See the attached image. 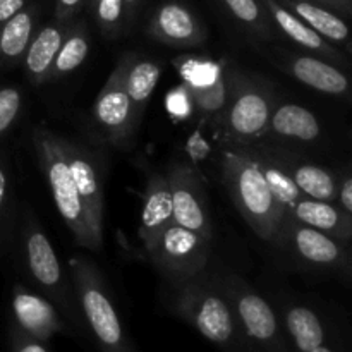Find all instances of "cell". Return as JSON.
<instances>
[{
	"label": "cell",
	"instance_id": "cell-1",
	"mask_svg": "<svg viewBox=\"0 0 352 352\" xmlns=\"http://www.w3.org/2000/svg\"><path fill=\"white\" fill-rule=\"evenodd\" d=\"M168 308L222 351L246 352L236 316L217 272L206 268L188 280L170 284Z\"/></svg>",
	"mask_w": 352,
	"mask_h": 352
},
{
	"label": "cell",
	"instance_id": "cell-2",
	"mask_svg": "<svg viewBox=\"0 0 352 352\" xmlns=\"http://www.w3.org/2000/svg\"><path fill=\"white\" fill-rule=\"evenodd\" d=\"M220 181L253 232L272 243L287 213L274 198L253 153L246 146L223 144Z\"/></svg>",
	"mask_w": 352,
	"mask_h": 352
},
{
	"label": "cell",
	"instance_id": "cell-3",
	"mask_svg": "<svg viewBox=\"0 0 352 352\" xmlns=\"http://www.w3.org/2000/svg\"><path fill=\"white\" fill-rule=\"evenodd\" d=\"M16 237L19 243V258L24 274L33 284L34 291L43 294L54 302L64 320L81 330L85 327L78 299L72 287L69 272L64 270L47 232L33 210H24L16 227Z\"/></svg>",
	"mask_w": 352,
	"mask_h": 352
},
{
	"label": "cell",
	"instance_id": "cell-4",
	"mask_svg": "<svg viewBox=\"0 0 352 352\" xmlns=\"http://www.w3.org/2000/svg\"><path fill=\"white\" fill-rule=\"evenodd\" d=\"M229 95L223 112L215 120L223 144H251L263 138L272 112L278 103L268 79L243 71L234 62L223 65Z\"/></svg>",
	"mask_w": 352,
	"mask_h": 352
},
{
	"label": "cell",
	"instance_id": "cell-5",
	"mask_svg": "<svg viewBox=\"0 0 352 352\" xmlns=\"http://www.w3.org/2000/svg\"><path fill=\"white\" fill-rule=\"evenodd\" d=\"M67 267L82 322L100 352H136L124 332L109 285L95 261L76 254L69 258Z\"/></svg>",
	"mask_w": 352,
	"mask_h": 352
},
{
	"label": "cell",
	"instance_id": "cell-6",
	"mask_svg": "<svg viewBox=\"0 0 352 352\" xmlns=\"http://www.w3.org/2000/svg\"><path fill=\"white\" fill-rule=\"evenodd\" d=\"M33 148L36 151L38 165L48 182L55 206L60 213L62 220L71 230L76 243L91 251H98L103 241L98 239L89 226L88 213H86L82 199L74 184L71 170L65 162L64 151L60 146V136L47 126H38L31 134Z\"/></svg>",
	"mask_w": 352,
	"mask_h": 352
},
{
	"label": "cell",
	"instance_id": "cell-7",
	"mask_svg": "<svg viewBox=\"0 0 352 352\" xmlns=\"http://www.w3.org/2000/svg\"><path fill=\"white\" fill-rule=\"evenodd\" d=\"M230 302L246 352H292L280 316L267 298L236 272H217Z\"/></svg>",
	"mask_w": 352,
	"mask_h": 352
},
{
	"label": "cell",
	"instance_id": "cell-8",
	"mask_svg": "<svg viewBox=\"0 0 352 352\" xmlns=\"http://www.w3.org/2000/svg\"><path fill=\"white\" fill-rule=\"evenodd\" d=\"M212 239L172 222L144 246L148 260L170 284L188 280L208 268Z\"/></svg>",
	"mask_w": 352,
	"mask_h": 352
},
{
	"label": "cell",
	"instance_id": "cell-9",
	"mask_svg": "<svg viewBox=\"0 0 352 352\" xmlns=\"http://www.w3.org/2000/svg\"><path fill=\"white\" fill-rule=\"evenodd\" d=\"M270 244H274L299 267L308 270L339 274H349L351 270L349 244L305 226L289 215L284 219L277 236Z\"/></svg>",
	"mask_w": 352,
	"mask_h": 352
},
{
	"label": "cell",
	"instance_id": "cell-10",
	"mask_svg": "<svg viewBox=\"0 0 352 352\" xmlns=\"http://www.w3.org/2000/svg\"><path fill=\"white\" fill-rule=\"evenodd\" d=\"M127 57H120L91 107L93 124L107 143L126 150L134 140L138 122L133 103L124 85Z\"/></svg>",
	"mask_w": 352,
	"mask_h": 352
},
{
	"label": "cell",
	"instance_id": "cell-11",
	"mask_svg": "<svg viewBox=\"0 0 352 352\" xmlns=\"http://www.w3.org/2000/svg\"><path fill=\"white\" fill-rule=\"evenodd\" d=\"M172 196L174 222L213 241V223L208 210V196L201 174L186 162H172L167 170Z\"/></svg>",
	"mask_w": 352,
	"mask_h": 352
},
{
	"label": "cell",
	"instance_id": "cell-12",
	"mask_svg": "<svg viewBox=\"0 0 352 352\" xmlns=\"http://www.w3.org/2000/svg\"><path fill=\"white\" fill-rule=\"evenodd\" d=\"M60 146L71 170L74 184L82 199L89 226L98 239L103 241V215H105V189L103 165L98 155L78 141L60 136Z\"/></svg>",
	"mask_w": 352,
	"mask_h": 352
},
{
	"label": "cell",
	"instance_id": "cell-13",
	"mask_svg": "<svg viewBox=\"0 0 352 352\" xmlns=\"http://www.w3.org/2000/svg\"><path fill=\"white\" fill-rule=\"evenodd\" d=\"M146 34L168 47L192 48L205 43L208 30L191 7L179 0H165L151 14Z\"/></svg>",
	"mask_w": 352,
	"mask_h": 352
},
{
	"label": "cell",
	"instance_id": "cell-14",
	"mask_svg": "<svg viewBox=\"0 0 352 352\" xmlns=\"http://www.w3.org/2000/svg\"><path fill=\"white\" fill-rule=\"evenodd\" d=\"M12 327L28 337L47 344L57 333L67 332V323L54 302L24 284H16L10 298Z\"/></svg>",
	"mask_w": 352,
	"mask_h": 352
},
{
	"label": "cell",
	"instance_id": "cell-15",
	"mask_svg": "<svg viewBox=\"0 0 352 352\" xmlns=\"http://www.w3.org/2000/svg\"><path fill=\"white\" fill-rule=\"evenodd\" d=\"M322 140L323 126L311 110L299 103L278 102L260 141L298 150L299 146H311Z\"/></svg>",
	"mask_w": 352,
	"mask_h": 352
},
{
	"label": "cell",
	"instance_id": "cell-16",
	"mask_svg": "<svg viewBox=\"0 0 352 352\" xmlns=\"http://www.w3.org/2000/svg\"><path fill=\"white\" fill-rule=\"evenodd\" d=\"M280 65L308 88L336 98H351L349 76L340 65L313 54H287L280 57Z\"/></svg>",
	"mask_w": 352,
	"mask_h": 352
},
{
	"label": "cell",
	"instance_id": "cell-17",
	"mask_svg": "<svg viewBox=\"0 0 352 352\" xmlns=\"http://www.w3.org/2000/svg\"><path fill=\"white\" fill-rule=\"evenodd\" d=\"M263 143V141H261ZM272 148L277 160L284 165L287 174L298 186L302 196L313 199H322V201L336 203V191L339 174L332 168L323 167L309 158L302 157L298 150L292 148L277 146V144L267 143Z\"/></svg>",
	"mask_w": 352,
	"mask_h": 352
},
{
	"label": "cell",
	"instance_id": "cell-18",
	"mask_svg": "<svg viewBox=\"0 0 352 352\" xmlns=\"http://www.w3.org/2000/svg\"><path fill=\"white\" fill-rule=\"evenodd\" d=\"M261 3L267 9L275 30L285 34L296 45L305 48L309 54L318 55V57L333 62L337 65H342L346 62V55L340 52L339 47H336V45L327 41L323 36H320L315 30H311L305 21L299 19L296 14H292L278 0H261Z\"/></svg>",
	"mask_w": 352,
	"mask_h": 352
},
{
	"label": "cell",
	"instance_id": "cell-19",
	"mask_svg": "<svg viewBox=\"0 0 352 352\" xmlns=\"http://www.w3.org/2000/svg\"><path fill=\"white\" fill-rule=\"evenodd\" d=\"M71 23V21H69ZM69 23L54 19L52 23L38 26L31 38L28 50L23 57V67L28 79L33 86H41L50 82L52 67H54L55 57L67 33Z\"/></svg>",
	"mask_w": 352,
	"mask_h": 352
},
{
	"label": "cell",
	"instance_id": "cell-20",
	"mask_svg": "<svg viewBox=\"0 0 352 352\" xmlns=\"http://www.w3.org/2000/svg\"><path fill=\"white\" fill-rule=\"evenodd\" d=\"M280 322L292 351L308 352L329 342L325 320L311 306L294 301L285 302Z\"/></svg>",
	"mask_w": 352,
	"mask_h": 352
},
{
	"label": "cell",
	"instance_id": "cell-21",
	"mask_svg": "<svg viewBox=\"0 0 352 352\" xmlns=\"http://www.w3.org/2000/svg\"><path fill=\"white\" fill-rule=\"evenodd\" d=\"M291 219L313 227L320 232L332 236L342 243L351 244L352 239V215L344 212L333 201H322L302 196L287 212Z\"/></svg>",
	"mask_w": 352,
	"mask_h": 352
},
{
	"label": "cell",
	"instance_id": "cell-22",
	"mask_svg": "<svg viewBox=\"0 0 352 352\" xmlns=\"http://www.w3.org/2000/svg\"><path fill=\"white\" fill-rule=\"evenodd\" d=\"M174 222L172 215V196L165 172H153L148 177L141 206V222L138 236L143 248L158 236L168 223Z\"/></svg>",
	"mask_w": 352,
	"mask_h": 352
},
{
	"label": "cell",
	"instance_id": "cell-23",
	"mask_svg": "<svg viewBox=\"0 0 352 352\" xmlns=\"http://www.w3.org/2000/svg\"><path fill=\"white\" fill-rule=\"evenodd\" d=\"M40 6L30 2L0 26V69H12L23 62L28 45L40 26Z\"/></svg>",
	"mask_w": 352,
	"mask_h": 352
},
{
	"label": "cell",
	"instance_id": "cell-24",
	"mask_svg": "<svg viewBox=\"0 0 352 352\" xmlns=\"http://www.w3.org/2000/svg\"><path fill=\"white\" fill-rule=\"evenodd\" d=\"M126 76H124V85L133 103L134 113H136L138 122H141L146 107L153 96L155 88L160 81L164 65L160 62L153 60L150 57H141L136 54H126Z\"/></svg>",
	"mask_w": 352,
	"mask_h": 352
},
{
	"label": "cell",
	"instance_id": "cell-25",
	"mask_svg": "<svg viewBox=\"0 0 352 352\" xmlns=\"http://www.w3.org/2000/svg\"><path fill=\"white\" fill-rule=\"evenodd\" d=\"M292 14L305 21L320 36L333 43L336 47H346L349 50L351 38L347 21L333 10L311 2V0H278Z\"/></svg>",
	"mask_w": 352,
	"mask_h": 352
},
{
	"label": "cell",
	"instance_id": "cell-26",
	"mask_svg": "<svg viewBox=\"0 0 352 352\" xmlns=\"http://www.w3.org/2000/svg\"><path fill=\"white\" fill-rule=\"evenodd\" d=\"M243 146H246L253 153L254 160H256L258 167H260L261 174H263L265 181H267L268 188H270L272 195H274L278 205L287 213L302 198V195L291 179V175L287 174L284 165L277 160V157H275L274 151H272V148L267 143L258 141V143L243 144Z\"/></svg>",
	"mask_w": 352,
	"mask_h": 352
},
{
	"label": "cell",
	"instance_id": "cell-27",
	"mask_svg": "<svg viewBox=\"0 0 352 352\" xmlns=\"http://www.w3.org/2000/svg\"><path fill=\"white\" fill-rule=\"evenodd\" d=\"M89 48H91V38H89L88 26L85 21L72 19L69 23L64 41L58 48L57 57H55L50 81H57V79L78 71L88 57Z\"/></svg>",
	"mask_w": 352,
	"mask_h": 352
},
{
	"label": "cell",
	"instance_id": "cell-28",
	"mask_svg": "<svg viewBox=\"0 0 352 352\" xmlns=\"http://www.w3.org/2000/svg\"><path fill=\"white\" fill-rule=\"evenodd\" d=\"M234 23L250 36L260 41H270L277 36L274 23L261 0H219Z\"/></svg>",
	"mask_w": 352,
	"mask_h": 352
},
{
	"label": "cell",
	"instance_id": "cell-29",
	"mask_svg": "<svg viewBox=\"0 0 352 352\" xmlns=\"http://www.w3.org/2000/svg\"><path fill=\"white\" fill-rule=\"evenodd\" d=\"M16 192L10 158L0 151V256L7 253L16 239Z\"/></svg>",
	"mask_w": 352,
	"mask_h": 352
},
{
	"label": "cell",
	"instance_id": "cell-30",
	"mask_svg": "<svg viewBox=\"0 0 352 352\" xmlns=\"http://www.w3.org/2000/svg\"><path fill=\"white\" fill-rule=\"evenodd\" d=\"M186 91H188L191 105L196 112H199L206 119L217 120L226 109L227 95H229L226 72L222 69L217 79H213L212 82L205 86L186 85Z\"/></svg>",
	"mask_w": 352,
	"mask_h": 352
},
{
	"label": "cell",
	"instance_id": "cell-31",
	"mask_svg": "<svg viewBox=\"0 0 352 352\" xmlns=\"http://www.w3.org/2000/svg\"><path fill=\"white\" fill-rule=\"evenodd\" d=\"M100 34L109 40L122 36L127 28L124 0H89Z\"/></svg>",
	"mask_w": 352,
	"mask_h": 352
},
{
	"label": "cell",
	"instance_id": "cell-32",
	"mask_svg": "<svg viewBox=\"0 0 352 352\" xmlns=\"http://www.w3.org/2000/svg\"><path fill=\"white\" fill-rule=\"evenodd\" d=\"M24 110V93L16 85L0 86V140L19 122Z\"/></svg>",
	"mask_w": 352,
	"mask_h": 352
},
{
	"label": "cell",
	"instance_id": "cell-33",
	"mask_svg": "<svg viewBox=\"0 0 352 352\" xmlns=\"http://www.w3.org/2000/svg\"><path fill=\"white\" fill-rule=\"evenodd\" d=\"M10 352H48V349L45 342L31 339L16 327H10Z\"/></svg>",
	"mask_w": 352,
	"mask_h": 352
},
{
	"label": "cell",
	"instance_id": "cell-34",
	"mask_svg": "<svg viewBox=\"0 0 352 352\" xmlns=\"http://www.w3.org/2000/svg\"><path fill=\"white\" fill-rule=\"evenodd\" d=\"M336 205H339L344 212L352 215V175L349 168H347L346 172H342V174L339 172V181H337L336 191Z\"/></svg>",
	"mask_w": 352,
	"mask_h": 352
},
{
	"label": "cell",
	"instance_id": "cell-35",
	"mask_svg": "<svg viewBox=\"0 0 352 352\" xmlns=\"http://www.w3.org/2000/svg\"><path fill=\"white\" fill-rule=\"evenodd\" d=\"M86 2H88V0H55L54 19L69 23V21H72L79 12H81L82 7L86 6Z\"/></svg>",
	"mask_w": 352,
	"mask_h": 352
},
{
	"label": "cell",
	"instance_id": "cell-36",
	"mask_svg": "<svg viewBox=\"0 0 352 352\" xmlns=\"http://www.w3.org/2000/svg\"><path fill=\"white\" fill-rule=\"evenodd\" d=\"M31 0H0V26L12 19Z\"/></svg>",
	"mask_w": 352,
	"mask_h": 352
},
{
	"label": "cell",
	"instance_id": "cell-37",
	"mask_svg": "<svg viewBox=\"0 0 352 352\" xmlns=\"http://www.w3.org/2000/svg\"><path fill=\"white\" fill-rule=\"evenodd\" d=\"M311 2L320 3V6L333 10V12H337L339 16H342L344 19L351 17L352 14V0H311Z\"/></svg>",
	"mask_w": 352,
	"mask_h": 352
},
{
	"label": "cell",
	"instance_id": "cell-38",
	"mask_svg": "<svg viewBox=\"0 0 352 352\" xmlns=\"http://www.w3.org/2000/svg\"><path fill=\"white\" fill-rule=\"evenodd\" d=\"M143 0H124V7H126V19H127V26L136 19L138 12H140V7Z\"/></svg>",
	"mask_w": 352,
	"mask_h": 352
},
{
	"label": "cell",
	"instance_id": "cell-39",
	"mask_svg": "<svg viewBox=\"0 0 352 352\" xmlns=\"http://www.w3.org/2000/svg\"><path fill=\"white\" fill-rule=\"evenodd\" d=\"M308 352H337V351L332 349V347L329 346V342H325V344H322V346L315 347V349H311V351H308Z\"/></svg>",
	"mask_w": 352,
	"mask_h": 352
},
{
	"label": "cell",
	"instance_id": "cell-40",
	"mask_svg": "<svg viewBox=\"0 0 352 352\" xmlns=\"http://www.w3.org/2000/svg\"><path fill=\"white\" fill-rule=\"evenodd\" d=\"M88 2H89V0H88ZM88 2H86V3H88Z\"/></svg>",
	"mask_w": 352,
	"mask_h": 352
}]
</instances>
